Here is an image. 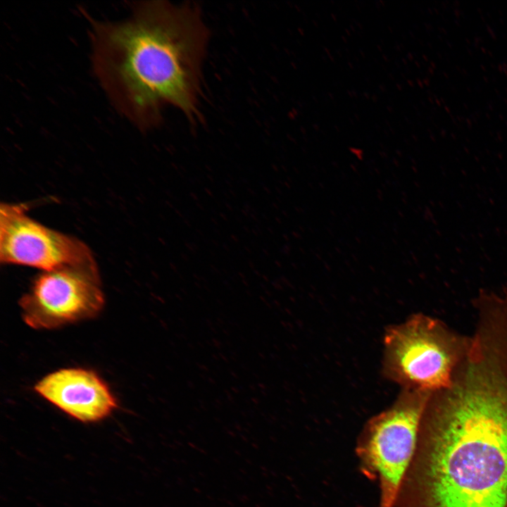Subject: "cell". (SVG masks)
Returning <instances> with one entry per match:
<instances>
[{"instance_id":"1","label":"cell","mask_w":507,"mask_h":507,"mask_svg":"<svg viewBox=\"0 0 507 507\" xmlns=\"http://www.w3.org/2000/svg\"><path fill=\"white\" fill-rule=\"evenodd\" d=\"M395 507H507V323L476 326L431 394Z\"/></svg>"},{"instance_id":"2","label":"cell","mask_w":507,"mask_h":507,"mask_svg":"<svg viewBox=\"0 0 507 507\" xmlns=\"http://www.w3.org/2000/svg\"><path fill=\"white\" fill-rule=\"evenodd\" d=\"M207 36L196 6L139 2L123 20L94 24V73L114 106L141 129L156 125L167 104L194 120Z\"/></svg>"},{"instance_id":"3","label":"cell","mask_w":507,"mask_h":507,"mask_svg":"<svg viewBox=\"0 0 507 507\" xmlns=\"http://www.w3.org/2000/svg\"><path fill=\"white\" fill-rule=\"evenodd\" d=\"M470 336L418 313L389 327L383 339L382 373L402 389L434 393L449 387L465 356Z\"/></svg>"},{"instance_id":"4","label":"cell","mask_w":507,"mask_h":507,"mask_svg":"<svg viewBox=\"0 0 507 507\" xmlns=\"http://www.w3.org/2000/svg\"><path fill=\"white\" fill-rule=\"evenodd\" d=\"M432 394L402 389L389 408L365 423L358 434L356 458L362 473L377 484V507L396 506Z\"/></svg>"},{"instance_id":"5","label":"cell","mask_w":507,"mask_h":507,"mask_svg":"<svg viewBox=\"0 0 507 507\" xmlns=\"http://www.w3.org/2000/svg\"><path fill=\"white\" fill-rule=\"evenodd\" d=\"M24 321L53 329L96 315L104 297L96 263L43 271L20 299Z\"/></svg>"},{"instance_id":"6","label":"cell","mask_w":507,"mask_h":507,"mask_svg":"<svg viewBox=\"0 0 507 507\" xmlns=\"http://www.w3.org/2000/svg\"><path fill=\"white\" fill-rule=\"evenodd\" d=\"M23 204L0 206V261L49 271L96 263L90 249L77 238L31 218Z\"/></svg>"},{"instance_id":"7","label":"cell","mask_w":507,"mask_h":507,"mask_svg":"<svg viewBox=\"0 0 507 507\" xmlns=\"http://www.w3.org/2000/svg\"><path fill=\"white\" fill-rule=\"evenodd\" d=\"M35 391L69 415L82 422L108 416L117 402L105 382L94 372L82 368L57 370L42 378Z\"/></svg>"}]
</instances>
